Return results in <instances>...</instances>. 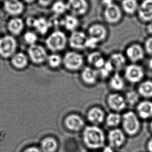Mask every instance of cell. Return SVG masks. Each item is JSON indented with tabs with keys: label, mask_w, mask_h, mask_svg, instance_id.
Segmentation results:
<instances>
[{
	"label": "cell",
	"mask_w": 152,
	"mask_h": 152,
	"mask_svg": "<svg viewBox=\"0 0 152 152\" xmlns=\"http://www.w3.org/2000/svg\"><path fill=\"white\" fill-rule=\"evenodd\" d=\"M143 46L146 55L152 57V36H149L145 39Z\"/></svg>",
	"instance_id": "d590c367"
},
{
	"label": "cell",
	"mask_w": 152,
	"mask_h": 152,
	"mask_svg": "<svg viewBox=\"0 0 152 152\" xmlns=\"http://www.w3.org/2000/svg\"><path fill=\"white\" fill-rule=\"evenodd\" d=\"M23 39L29 46L37 44L39 39L38 34L34 30L26 31L23 35Z\"/></svg>",
	"instance_id": "e575fe53"
},
{
	"label": "cell",
	"mask_w": 152,
	"mask_h": 152,
	"mask_svg": "<svg viewBox=\"0 0 152 152\" xmlns=\"http://www.w3.org/2000/svg\"><path fill=\"white\" fill-rule=\"evenodd\" d=\"M18 43L12 35H6L0 37V56L7 59L11 58L17 52Z\"/></svg>",
	"instance_id": "52a82bcc"
},
{
	"label": "cell",
	"mask_w": 152,
	"mask_h": 152,
	"mask_svg": "<svg viewBox=\"0 0 152 152\" xmlns=\"http://www.w3.org/2000/svg\"><path fill=\"white\" fill-rule=\"evenodd\" d=\"M83 137L85 143L91 148H99L104 144V133L96 126H89L85 128L83 132Z\"/></svg>",
	"instance_id": "7a4b0ae2"
},
{
	"label": "cell",
	"mask_w": 152,
	"mask_h": 152,
	"mask_svg": "<svg viewBox=\"0 0 152 152\" xmlns=\"http://www.w3.org/2000/svg\"><path fill=\"white\" fill-rule=\"evenodd\" d=\"M87 37V33L83 31L78 30L73 31L68 37V45L76 51L85 50Z\"/></svg>",
	"instance_id": "4fadbf2b"
},
{
	"label": "cell",
	"mask_w": 152,
	"mask_h": 152,
	"mask_svg": "<svg viewBox=\"0 0 152 152\" xmlns=\"http://www.w3.org/2000/svg\"><path fill=\"white\" fill-rule=\"evenodd\" d=\"M46 48L51 53L63 51L68 45V37L64 31L55 29L48 35L45 39Z\"/></svg>",
	"instance_id": "6da1fadb"
},
{
	"label": "cell",
	"mask_w": 152,
	"mask_h": 152,
	"mask_svg": "<svg viewBox=\"0 0 152 152\" xmlns=\"http://www.w3.org/2000/svg\"><path fill=\"white\" fill-rule=\"evenodd\" d=\"M99 44L100 43L96 39L88 36L86 43V49H89V50H94L95 48H97Z\"/></svg>",
	"instance_id": "8d00e7d4"
},
{
	"label": "cell",
	"mask_w": 152,
	"mask_h": 152,
	"mask_svg": "<svg viewBox=\"0 0 152 152\" xmlns=\"http://www.w3.org/2000/svg\"><path fill=\"white\" fill-rule=\"evenodd\" d=\"M147 66L148 69L152 71V57H151L150 58L148 59L147 63Z\"/></svg>",
	"instance_id": "7bdbcfd3"
},
{
	"label": "cell",
	"mask_w": 152,
	"mask_h": 152,
	"mask_svg": "<svg viewBox=\"0 0 152 152\" xmlns=\"http://www.w3.org/2000/svg\"><path fill=\"white\" fill-rule=\"evenodd\" d=\"M121 124L124 132L128 135L135 136L139 132L141 124L136 112L126 111L121 115Z\"/></svg>",
	"instance_id": "3957f363"
},
{
	"label": "cell",
	"mask_w": 152,
	"mask_h": 152,
	"mask_svg": "<svg viewBox=\"0 0 152 152\" xmlns=\"http://www.w3.org/2000/svg\"><path fill=\"white\" fill-rule=\"evenodd\" d=\"M22 1L24 2L25 4H31L35 2H37V0H22Z\"/></svg>",
	"instance_id": "ee69618b"
},
{
	"label": "cell",
	"mask_w": 152,
	"mask_h": 152,
	"mask_svg": "<svg viewBox=\"0 0 152 152\" xmlns=\"http://www.w3.org/2000/svg\"><path fill=\"white\" fill-rule=\"evenodd\" d=\"M108 80L109 88L113 92L119 93L125 87L126 80L119 72H114Z\"/></svg>",
	"instance_id": "d6986e66"
},
{
	"label": "cell",
	"mask_w": 152,
	"mask_h": 152,
	"mask_svg": "<svg viewBox=\"0 0 152 152\" xmlns=\"http://www.w3.org/2000/svg\"><path fill=\"white\" fill-rule=\"evenodd\" d=\"M109 60L112 64L115 72H119L124 70L127 64V59L125 54L120 52H115L112 53Z\"/></svg>",
	"instance_id": "603a6c76"
},
{
	"label": "cell",
	"mask_w": 152,
	"mask_h": 152,
	"mask_svg": "<svg viewBox=\"0 0 152 152\" xmlns=\"http://www.w3.org/2000/svg\"><path fill=\"white\" fill-rule=\"evenodd\" d=\"M54 1L55 0H37V1L38 5L41 7H43V8L50 7Z\"/></svg>",
	"instance_id": "74e56055"
},
{
	"label": "cell",
	"mask_w": 152,
	"mask_h": 152,
	"mask_svg": "<svg viewBox=\"0 0 152 152\" xmlns=\"http://www.w3.org/2000/svg\"><path fill=\"white\" fill-rule=\"evenodd\" d=\"M80 77L84 84L92 86L99 80V73L98 70L92 66H85L80 71Z\"/></svg>",
	"instance_id": "2e32d148"
},
{
	"label": "cell",
	"mask_w": 152,
	"mask_h": 152,
	"mask_svg": "<svg viewBox=\"0 0 152 152\" xmlns=\"http://www.w3.org/2000/svg\"><path fill=\"white\" fill-rule=\"evenodd\" d=\"M87 34L101 43L104 42L108 37L109 31L104 25L100 23H95L88 27Z\"/></svg>",
	"instance_id": "5bb4252c"
},
{
	"label": "cell",
	"mask_w": 152,
	"mask_h": 152,
	"mask_svg": "<svg viewBox=\"0 0 152 152\" xmlns=\"http://www.w3.org/2000/svg\"><path fill=\"white\" fill-rule=\"evenodd\" d=\"M146 31L150 36H152V22L148 23L146 26Z\"/></svg>",
	"instance_id": "ab89813d"
},
{
	"label": "cell",
	"mask_w": 152,
	"mask_h": 152,
	"mask_svg": "<svg viewBox=\"0 0 152 152\" xmlns=\"http://www.w3.org/2000/svg\"><path fill=\"white\" fill-rule=\"evenodd\" d=\"M138 16L145 23L152 22V0H144L138 9Z\"/></svg>",
	"instance_id": "ac0fdd59"
},
{
	"label": "cell",
	"mask_w": 152,
	"mask_h": 152,
	"mask_svg": "<svg viewBox=\"0 0 152 152\" xmlns=\"http://www.w3.org/2000/svg\"><path fill=\"white\" fill-rule=\"evenodd\" d=\"M147 149L148 152H152V138L148 141L147 143Z\"/></svg>",
	"instance_id": "b9f144b4"
},
{
	"label": "cell",
	"mask_w": 152,
	"mask_h": 152,
	"mask_svg": "<svg viewBox=\"0 0 152 152\" xmlns=\"http://www.w3.org/2000/svg\"><path fill=\"white\" fill-rule=\"evenodd\" d=\"M124 77L126 81L132 84H138L144 80L145 71L138 64H127L124 70Z\"/></svg>",
	"instance_id": "5b68a950"
},
{
	"label": "cell",
	"mask_w": 152,
	"mask_h": 152,
	"mask_svg": "<svg viewBox=\"0 0 152 152\" xmlns=\"http://www.w3.org/2000/svg\"><path fill=\"white\" fill-rule=\"evenodd\" d=\"M136 113L140 119L152 118V101L150 99L140 101L136 106Z\"/></svg>",
	"instance_id": "e0dca14e"
},
{
	"label": "cell",
	"mask_w": 152,
	"mask_h": 152,
	"mask_svg": "<svg viewBox=\"0 0 152 152\" xmlns=\"http://www.w3.org/2000/svg\"><path fill=\"white\" fill-rule=\"evenodd\" d=\"M10 62L13 68L17 70H24L29 66V60L27 54L23 52H16L10 58Z\"/></svg>",
	"instance_id": "7402d4cb"
},
{
	"label": "cell",
	"mask_w": 152,
	"mask_h": 152,
	"mask_svg": "<svg viewBox=\"0 0 152 152\" xmlns=\"http://www.w3.org/2000/svg\"><path fill=\"white\" fill-rule=\"evenodd\" d=\"M41 146L44 152H54L57 148V143L53 138H47L43 140Z\"/></svg>",
	"instance_id": "836d02e7"
},
{
	"label": "cell",
	"mask_w": 152,
	"mask_h": 152,
	"mask_svg": "<svg viewBox=\"0 0 152 152\" xmlns=\"http://www.w3.org/2000/svg\"><path fill=\"white\" fill-rule=\"evenodd\" d=\"M80 25V17L68 13L64 15L62 19V27L71 33L78 30Z\"/></svg>",
	"instance_id": "cb8c5ba5"
},
{
	"label": "cell",
	"mask_w": 152,
	"mask_h": 152,
	"mask_svg": "<svg viewBox=\"0 0 152 152\" xmlns=\"http://www.w3.org/2000/svg\"><path fill=\"white\" fill-rule=\"evenodd\" d=\"M27 55L30 62L36 66H41L46 63L48 54L46 48L37 43L29 46Z\"/></svg>",
	"instance_id": "8992f818"
},
{
	"label": "cell",
	"mask_w": 152,
	"mask_h": 152,
	"mask_svg": "<svg viewBox=\"0 0 152 152\" xmlns=\"http://www.w3.org/2000/svg\"><path fill=\"white\" fill-rule=\"evenodd\" d=\"M68 13L78 17L87 14L90 9L88 0H66Z\"/></svg>",
	"instance_id": "9c48e42d"
},
{
	"label": "cell",
	"mask_w": 152,
	"mask_h": 152,
	"mask_svg": "<svg viewBox=\"0 0 152 152\" xmlns=\"http://www.w3.org/2000/svg\"><path fill=\"white\" fill-rule=\"evenodd\" d=\"M137 91L140 97L144 99H150L152 98V80H145L138 84Z\"/></svg>",
	"instance_id": "83f0119b"
},
{
	"label": "cell",
	"mask_w": 152,
	"mask_h": 152,
	"mask_svg": "<svg viewBox=\"0 0 152 152\" xmlns=\"http://www.w3.org/2000/svg\"><path fill=\"white\" fill-rule=\"evenodd\" d=\"M23 152H42L39 148H35V147H31L30 148H27L26 150H25Z\"/></svg>",
	"instance_id": "60d3db41"
},
{
	"label": "cell",
	"mask_w": 152,
	"mask_h": 152,
	"mask_svg": "<svg viewBox=\"0 0 152 152\" xmlns=\"http://www.w3.org/2000/svg\"><path fill=\"white\" fill-rule=\"evenodd\" d=\"M127 105L136 107L140 101V95L137 90H130L126 93L124 96Z\"/></svg>",
	"instance_id": "1f68e13d"
},
{
	"label": "cell",
	"mask_w": 152,
	"mask_h": 152,
	"mask_svg": "<svg viewBox=\"0 0 152 152\" xmlns=\"http://www.w3.org/2000/svg\"><path fill=\"white\" fill-rule=\"evenodd\" d=\"M101 4L103 7H107L114 4V0H100Z\"/></svg>",
	"instance_id": "f35d334b"
},
{
	"label": "cell",
	"mask_w": 152,
	"mask_h": 152,
	"mask_svg": "<svg viewBox=\"0 0 152 152\" xmlns=\"http://www.w3.org/2000/svg\"><path fill=\"white\" fill-rule=\"evenodd\" d=\"M109 139L111 146L118 148L122 145L125 142V136L121 130L115 128L109 132Z\"/></svg>",
	"instance_id": "4316f807"
},
{
	"label": "cell",
	"mask_w": 152,
	"mask_h": 152,
	"mask_svg": "<svg viewBox=\"0 0 152 152\" xmlns=\"http://www.w3.org/2000/svg\"><path fill=\"white\" fill-rule=\"evenodd\" d=\"M150 128L151 132H152V119L151 121L150 124Z\"/></svg>",
	"instance_id": "bcb514c9"
},
{
	"label": "cell",
	"mask_w": 152,
	"mask_h": 152,
	"mask_svg": "<svg viewBox=\"0 0 152 152\" xmlns=\"http://www.w3.org/2000/svg\"><path fill=\"white\" fill-rule=\"evenodd\" d=\"M124 54L130 63L138 64L144 59L146 53L143 45L135 42L127 46Z\"/></svg>",
	"instance_id": "ba28073f"
},
{
	"label": "cell",
	"mask_w": 152,
	"mask_h": 152,
	"mask_svg": "<svg viewBox=\"0 0 152 152\" xmlns=\"http://www.w3.org/2000/svg\"><path fill=\"white\" fill-rule=\"evenodd\" d=\"M106 60L100 51L95 50L89 53L87 57V61L89 66L97 70L102 68Z\"/></svg>",
	"instance_id": "484cf974"
},
{
	"label": "cell",
	"mask_w": 152,
	"mask_h": 152,
	"mask_svg": "<svg viewBox=\"0 0 152 152\" xmlns=\"http://www.w3.org/2000/svg\"><path fill=\"white\" fill-rule=\"evenodd\" d=\"M138 7L137 0H122L121 1V10L127 14H134L138 10Z\"/></svg>",
	"instance_id": "4dcf8cb0"
},
{
	"label": "cell",
	"mask_w": 152,
	"mask_h": 152,
	"mask_svg": "<svg viewBox=\"0 0 152 152\" xmlns=\"http://www.w3.org/2000/svg\"><path fill=\"white\" fill-rule=\"evenodd\" d=\"M62 57V66L68 71L77 72L81 71L85 66L84 57L79 51L74 50L67 51Z\"/></svg>",
	"instance_id": "277c9868"
},
{
	"label": "cell",
	"mask_w": 152,
	"mask_h": 152,
	"mask_svg": "<svg viewBox=\"0 0 152 152\" xmlns=\"http://www.w3.org/2000/svg\"><path fill=\"white\" fill-rule=\"evenodd\" d=\"M46 64L53 70L59 69L63 64V57L59 53H52L48 55Z\"/></svg>",
	"instance_id": "f1b7e54d"
},
{
	"label": "cell",
	"mask_w": 152,
	"mask_h": 152,
	"mask_svg": "<svg viewBox=\"0 0 152 152\" xmlns=\"http://www.w3.org/2000/svg\"><path fill=\"white\" fill-rule=\"evenodd\" d=\"M105 121L107 125L115 127L121 123V115L120 113L112 112L105 117Z\"/></svg>",
	"instance_id": "d6a6232c"
},
{
	"label": "cell",
	"mask_w": 152,
	"mask_h": 152,
	"mask_svg": "<svg viewBox=\"0 0 152 152\" xmlns=\"http://www.w3.org/2000/svg\"><path fill=\"white\" fill-rule=\"evenodd\" d=\"M50 8L53 15L59 16L65 15L68 12L66 1L63 0H55Z\"/></svg>",
	"instance_id": "f546056e"
},
{
	"label": "cell",
	"mask_w": 152,
	"mask_h": 152,
	"mask_svg": "<svg viewBox=\"0 0 152 152\" xmlns=\"http://www.w3.org/2000/svg\"><path fill=\"white\" fill-rule=\"evenodd\" d=\"M26 23L20 17H12L7 23V29L10 34L13 35H18L23 32L25 29Z\"/></svg>",
	"instance_id": "d4e9b609"
},
{
	"label": "cell",
	"mask_w": 152,
	"mask_h": 152,
	"mask_svg": "<svg viewBox=\"0 0 152 152\" xmlns=\"http://www.w3.org/2000/svg\"><path fill=\"white\" fill-rule=\"evenodd\" d=\"M25 23L28 27L34 29V31L38 34L41 35L47 33L51 27L49 20L44 17H29Z\"/></svg>",
	"instance_id": "8fae6325"
},
{
	"label": "cell",
	"mask_w": 152,
	"mask_h": 152,
	"mask_svg": "<svg viewBox=\"0 0 152 152\" xmlns=\"http://www.w3.org/2000/svg\"><path fill=\"white\" fill-rule=\"evenodd\" d=\"M64 124L68 129L72 131H78L84 125V121L80 116L72 113L66 116Z\"/></svg>",
	"instance_id": "44dd1931"
},
{
	"label": "cell",
	"mask_w": 152,
	"mask_h": 152,
	"mask_svg": "<svg viewBox=\"0 0 152 152\" xmlns=\"http://www.w3.org/2000/svg\"><path fill=\"white\" fill-rule=\"evenodd\" d=\"M105 112L100 107H91L87 112V119L95 125L102 123L105 119Z\"/></svg>",
	"instance_id": "ffe728a7"
},
{
	"label": "cell",
	"mask_w": 152,
	"mask_h": 152,
	"mask_svg": "<svg viewBox=\"0 0 152 152\" xmlns=\"http://www.w3.org/2000/svg\"><path fill=\"white\" fill-rule=\"evenodd\" d=\"M3 9L12 17H19L25 12V4L22 0H5Z\"/></svg>",
	"instance_id": "9a60e30c"
},
{
	"label": "cell",
	"mask_w": 152,
	"mask_h": 152,
	"mask_svg": "<svg viewBox=\"0 0 152 152\" xmlns=\"http://www.w3.org/2000/svg\"><path fill=\"white\" fill-rule=\"evenodd\" d=\"M123 17V11L116 4L104 7L103 11V17L105 23L109 25L117 24L121 21Z\"/></svg>",
	"instance_id": "7c38bea8"
},
{
	"label": "cell",
	"mask_w": 152,
	"mask_h": 152,
	"mask_svg": "<svg viewBox=\"0 0 152 152\" xmlns=\"http://www.w3.org/2000/svg\"><path fill=\"white\" fill-rule=\"evenodd\" d=\"M106 102L109 109L118 113L124 111L127 106L124 96L117 92L110 94L107 96Z\"/></svg>",
	"instance_id": "30bf717a"
},
{
	"label": "cell",
	"mask_w": 152,
	"mask_h": 152,
	"mask_svg": "<svg viewBox=\"0 0 152 152\" xmlns=\"http://www.w3.org/2000/svg\"><path fill=\"white\" fill-rule=\"evenodd\" d=\"M104 152H112V151L110 148H107L105 150Z\"/></svg>",
	"instance_id": "f6af8a7d"
}]
</instances>
